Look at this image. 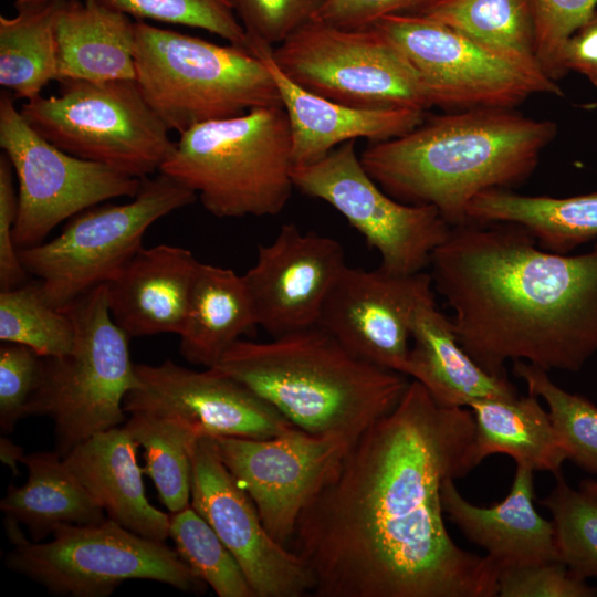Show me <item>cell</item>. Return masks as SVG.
Returning <instances> with one entry per match:
<instances>
[{"instance_id": "42", "label": "cell", "mask_w": 597, "mask_h": 597, "mask_svg": "<svg viewBox=\"0 0 597 597\" xmlns=\"http://www.w3.org/2000/svg\"><path fill=\"white\" fill-rule=\"evenodd\" d=\"M14 170L8 156L0 155V290L17 287L27 281L13 232L18 217L19 198L14 187Z\"/></svg>"}, {"instance_id": "20", "label": "cell", "mask_w": 597, "mask_h": 597, "mask_svg": "<svg viewBox=\"0 0 597 597\" xmlns=\"http://www.w3.org/2000/svg\"><path fill=\"white\" fill-rule=\"evenodd\" d=\"M272 46L251 43L277 87L291 129L293 166L318 161L337 146L358 138L370 143L401 136L426 118L406 107L358 108L311 93L291 81L272 57Z\"/></svg>"}, {"instance_id": "38", "label": "cell", "mask_w": 597, "mask_h": 597, "mask_svg": "<svg viewBox=\"0 0 597 597\" xmlns=\"http://www.w3.org/2000/svg\"><path fill=\"white\" fill-rule=\"evenodd\" d=\"M536 57L543 73L557 82L568 72L563 51L568 38L596 11L597 0H532Z\"/></svg>"}, {"instance_id": "13", "label": "cell", "mask_w": 597, "mask_h": 597, "mask_svg": "<svg viewBox=\"0 0 597 597\" xmlns=\"http://www.w3.org/2000/svg\"><path fill=\"white\" fill-rule=\"evenodd\" d=\"M355 142L316 163L293 166L294 188L338 211L378 252L383 270L397 275L425 271L451 226L434 207L404 203L385 192L363 167Z\"/></svg>"}, {"instance_id": "9", "label": "cell", "mask_w": 597, "mask_h": 597, "mask_svg": "<svg viewBox=\"0 0 597 597\" xmlns=\"http://www.w3.org/2000/svg\"><path fill=\"white\" fill-rule=\"evenodd\" d=\"M49 542H30L20 532L7 566L57 596L105 597L126 580L168 584L202 593L206 584L164 542L140 536L111 519L57 526Z\"/></svg>"}, {"instance_id": "2", "label": "cell", "mask_w": 597, "mask_h": 597, "mask_svg": "<svg viewBox=\"0 0 597 597\" xmlns=\"http://www.w3.org/2000/svg\"><path fill=\"white\" fill-rule=\"evenodd\" d=\"M429 266L460 345L490 374L507 377L509 360L577 373L597 354V244L555 253L520 224L469 221Z\"/></svg>"}, {"instance_id": "26", "label": "cell", "mask_w": 597, "mask_h": 597, "mask_svg": "<svg viewBox=\"0 0 597 597\" xmlns=\"http://www.w3.org/2000/svg\"><path fill=\"white\" fill-rule=\"evenodd\" d=\"M255 326V311L243 275L199 262L179 334L180 354L191 364L211 368Z\"/></svg>"}, {"instance_id": "45", "label": "cell", "mask_w": 597, "mask_h": 597, "mask_svg": "<svg viewBox=\"0 0 597 597\" xmlns=\"http://www.w3.org/2000/svg\"><path fill=\"white\" fill-rule=\"evenodd\" d=\"M24 457L23 450L21 447L14 444L7 438L1 437L0 439V458L1 461L10 467L14 473L18 471V462H21Z\"/></svg>"}, {"instance_id": "28", "label": "cell", "mask_w": 597, "mask_h": 597, "mask_svg": "<svg viewBox=\"0 0 597 597\" xmlns=\"http://www.w3.org/2000/svg\"><path fill=\"white\" fill-rule=\"evenodd\" d=\"M469 408L475 423L473 451L478 465L500 453L533 471L562 472L567 454L536 396L479 399Z\"/></svg>"}, {"instance_id": "10", "label": "cell", "mask_w": 597, "mask_h": 597, "mask_svg": "<svg viewBox=\"0 0 597 597\" xmlns=\"http://www.w3.org/2000/svg\"><path fill=\"white\" fill-rule=\"evenodd\" d=\"M196 197L159 171L145 178L128 202L96 205L75 214L54 239L20 250V261L41 281L46 301L63 308L112 280L143 247V237L153 223L192 203Z\"/></svg>"}, {"instance_id": "43", "label": "cell", "mask_w": 597, "mask_h": 597, "mask_svg": "<svg viewBox=\"0 0 597 597\" xmlns=\"http://www.w3.org/2000/svg\"><path fill=\"white\" fill-rule=\"evenodd\" d=\"M439 0H327L314 20L347 29L373 25L394 13H420Z\"/></svg>"}, {"instance_id": "11", "label": "cell", "mask_w": 597, "mask_h": 597, "mask_svg": "<svg viewBox=\"0 0 597 597\" xmlns=\"http://www.w3.org/2000/svg\"><path fill=\"white\" fill-rule=\"evenodd\" d=\"M302 88L358 108L434 107L427 85L375 25L347 29L311 20L272 49Z\"/></svg>"}, {"instance_id": "29", "label": "cell", "mask_w": 597, "mask_h": 597, "mask_svg": "<svg viewBox=\"0 0 597 597\" xmlns=\"http://www.w3.org/2000/svg\"><path fill=\"white\" fill-rule=\"evenodd\" d=\"M467 217L520 224L541 248L568 254L597 238V192L557 198L492 189L470 202Z\"/></svg>"}, {"instance_id": "36", "label": "cell", "mask_w": 597, "mask_h": 597, "mask_svg": "<svg viewBox=\"0 0 597 597\" xmlns=\"http://www.w3.org/2000/svg\"><path fill=\"white\" fill-rule=\"evenodd\" d=\"M541 504L552 514L558 561L575 575L597 578V499L573 489L563 473Z\"/></svg>"}, {"instance_id": "23", "label": "cell", "mask_w": 597, "mask_h": 597, "mask_svg": "<svg viewBox=\"0 0 597 597\" xmlns=\"http://www.w3.org/2000/svg\"><path fill=\"white\" fill-rule=\"evenodd\" d=\"M137 447L125 427H115L80 443L63 461L108 519L140 536L165 542L170 516L146 498Z\"/></svg>"}, {"instance_id": "15", "label": "cell", "mask_w": 597, "mask_h": 597, "mask_svg": "<svg viewBox=\"0 0 597 597\" xmlns=\"http://www.w3.org/2000/svg\"><path fill=\"white\" fill-rule=\"evenodd\" d=\"M233 476L252 499L269 534L286 546L301 512L354 441L295 426L265 439L213 438Z\"/></svg>"}, {"instance_id": "41", "label": "cell", "mask_w": 597, "mask_h": 597, "mask_svg": "<svg viewBox=\"0 0 597 597\" xmlns=\"http://www.w3.org/2000/svg\"><path fill=\"white\" fill-rule=\"evenodd\" d=\"M500 597H596L597 587L575 575L561 561H551L499 573Z\"/></svg>"}, {"instance_id": "35", "label": "cell", "mask_w": 597, "mask_h": 597, "mask_svg": "<svg viewBox=\"0 0 597 597\" xmlns=\"http://www.w3.org/2000/svg\"><path fill=\"white\" fill-rule=\"evenodd\" d=\"M169 536L180 558L217 596L255 597L235 557L191 504L171 513Z\"/></svg>"}, {"instance_id": "18", "label": "cell", "mask_w": 597, "mask_h": 597, "mask_svg": "<svg viewBox=\"0 0 597 597\" xmlns=\"http://www.w3.org/2000/svg\"><path fill=\"white\" fill-rule=\"evenodd\" d=\"M137 386L124 409L174 416L199 437L265 439L294 426L273 406L237 379L214 369L192 370L166 360L135 364Z\"/></svg>"}, {"instance_id": "32", "label": "cell", "mask_w": 597, "mask_h": 597, "mask_svg": "<svg viewBox=\"0 0 597 597\" xmlns=\"http://www.w3.org/2000/svg\"><path fill=\"white\" fill-rule=\"evenodd\" d=\"M125 428L145 450L143 472L154 482L170 513L190 505L191 449L198 433L177 417L155 411L129 413Z\"/></svg>"}, {"instance_id": "34", "label": "cell", "mask_w": 597, "mask_h": 597, "mask_svg": "<svg viewBox=\"0 0 597 597\" xmlns=\"http://www.w3.org/2000/svg\"><path fill=\"white\" fill-rule=\"evenodd\" d=\"M513 374L528 394L542 398L567 454V461L597 476V406L584 396L557 386L545 371L528 363L513 362Z\"/></svg>"}, {"instance_id": "19", "label": "cell", "mask_w": 597, "mask_h": 597, "mask_svg": "<svg viewBox=\"0 0 597 597\" xmlns=\"http://www.w3.org/2000/svg\"><path fill=\"white\" fill-rule=\"evenodd\" d=\"M342 244L294 223L282 224L274 240L258 247L243 275L258 326L280 337L317 325L323 304L346 266Z\"/></svg>"}, {"instance_id": "39", "label": "cell", "mask_w": 597, "mask_h": 597, "mask_svg": "<svg viewBox=\"0 0 597 597\" xmlns=\"http://www.w3.org/2000/svg\"><path fill=\"white\" fill-rule=\"evenodd\" d=\"M327 0H232L251 43L276 46L314 19Z\"/></svg>"}, {"instance_id": "12", "label": "cell", "mask_w": 597, "mask_h": 597, "mask_svg": "<svg viewBox=\"0 0 597 597\" xmlns=\"http://www.w3.org/2000/svg\"><path fill=\"white\" fill-rule=\"evenodd\" d=\"M0 147L18 181V251L43 243L57 224L91 207L135 197L144 180L57 148L29 125L8 92L0 96Z\"/></svg>"}, {"instance_id": "25", "label": "cell", "mask_w": 597, "mask_h": 597, "mask_svg": "<svg viewBox=\"0 0 597 597\" xmlns=\"http://www.w3.org/2000/svg\"><path fill=\"white\" fill-rule=\"evenodd\" d=\"M57 82L135 80V21L96 0H62L54 25Z\"/></svg>"}, {"instance_id": "1", "label": "cell", "mask_w": 597, "mask_h": 597, "mask_svg": "<svg viewBox=\"0 0 597 597\" xmlns=\"http://www.w3.org/2000/svg\"><path fill=\"white\" fill-rule=\"evenodd\" d=\"M465 407L417 380L367 428L307 502L293 535L316 597H495L500 569L458 546L441 488L478 463Z\"/></svg>"}, {"instance_id": "8", "label": "cell", "mask_w": 597, "mask_h": 597, "mask_svg": "<svg viewBox=\"0 0 597 597\" xmlns=\"http://www.w3.org/2000/svg\"><path fill=\"white\" fill-rule=\"evenodd\" d=\"M57 95L22 103L29 125L57 148L145 179L160 170L175 142L135 80L59 82Z\"/></svg>"}, {"instance_id": "30", "label": "cell", "mask_w": 597, "mask_h": 597, "mask_svg": "<svg viewBox=\"0 0 597 597\" xmlns=\"http://www.w3.org/2000/svg\"><path fill=\"white\" fill-rule=\"evenodd\" d=\"M420 14L463 33L533 74L546 76L536 57L532 0H439Z\"/></svg>"}, {"instance_id": "17", "label": "cell", "mask_w": 597, "mask_h": 597, "mask_svg": "<svg viewBox=\"0 0 597 597\" xmlns=\"http://www.w3.org/2000/svg\"><path fill=\"white\" fill-rule=\"evenodd\" d=\"M433 290L425 271L397 275L379 266L346 265L323 304L317 326L359 358L405 375L413 312Z\"/></svg>"}, {"instance_id": "24", "label": "cell", "mask_w": 597, "mask_h": 597, "mask_svg": "<svg viewBox=\"0 0 597 597\" xmlns=\"http://www.w3.org/2000/svg\"><path fill=\"white\" fill-rule=\"evenodd\" d=\"M411 342L405 375L420 383L438 405L469 407L479 399L519 396L507 377L490 374L462 348L433 292L416 306Z\"/></svg>"}, {"instance_id": "14", "label": "cell", "mask_w": 597, "mask_h": 597, "mask_svg": "<svg viewBox=\"0 0 597 597\" xmlns=\"http://www.w3.org/2000/svg\"><path fill=\"white\" fill-rule=\"evenodd\" d=\"M373 25L415 67L437 107L514 108L533 94L563 95L551 78L524 70L423 14H387Z\"/></svg>"}, {"instance_id": "44", "label": "cell", "mask_w": 597, "mask_h": 597, "mask_svg": "<svg viewBox=\"0 0 597 597\" xmlns=\"http://www.w3.org/2000/svg\"><path fill=\"white\" fill-rule=\"evenodd\" d=\"M564 66L597 86V10L568 38L563 51Z\"/></svg>"}, {"instance_id": "4", "label": "cell", "mask_w": 597, "mask_h": 597, "mask_svg": "<svg viewBox=\"0 0 597 597\" xmlns=\"http://www.w3.org/2000/svg\"><path fill=\"white\" fill-rule=\"evenodd\" d=\"M211 368L295 427L350 441L389 413L409 385L404 374L359 358L317 325L269 342L239 339Z\"/></svg>"}, {"instance_id": "33", "label": "cell", "mask_w": 597, "mask_h": 597, "mask_svg": "<svg viewBox=\"0 0 597 597\" xmlns=\"http://www.w3.org/2000/svg\"><path fill=\"white\" fill-rule=\"evenodd\" d=\"M0 339L24 345L41 357H59L71 352L74 326L62 308L46 301L38 279L0 291Z\"/></svg>"}, {"instance_id": "47", "label": "cell", "mask_w": 597, "mask_h": 597, "mask_svg": "<svg viewBox=\"0 0 597 597\" xmlns=\"http://www.w3.org/2000/svg\"><path fill=\"white\" fill-rule=\"evenodd\" d=\"M579 489L597 499V480L585 479L579 483Z\"/></svg>"}, {"instance_id": "7", "label": "cell", "mask_w": 597, "mask_h": 597, "mask_svg": "<svg viewBox=\"0 0 597 597\" xmlns=\"http://www.w3.org/2000/svg\"><path fill=\"white\" fill-rule=\"evenodd\" d=\"M62 310L74 326L73 347L63 356L42 357L28 416L54 421V451L63 458L88 438L124 422V400L138 379L129 337L111 315L105 284Z\"/></svg>"}, {"instance_id": "21", "label": "cell", "mask_w": 597, "mask_h": 597, "mask_svg": "<svg viewBox=\"0 0 597 597\" xmlns=\"http://www.w3.org/2000/svg\"><path fill=\"white\" fill-rule=\"evenodd\" d=\"M199 261L186 248L142 247L105 283L114 322L130 337L179 334L187 316Z\"/></svg>"}, {"instance_id": "16", "label": "cell", "mask_w": 597, "mask_h": 597, "mask_svg": "<svg viewBox=\"0 0 597 597\" xmlns=\"http://www.w3.org/2000/svg\"><path fill=\"white\" fill-rule=\"evenodd\" d=\"M191 506L238 561L255 597H301L314 590L304 559L264 527L247 491L223 463L213 438L191 449Z\"/></svg>"}, {"instance_id": "5", "label": "cell", "mask_w": 597, "mask_h": 597, "mask_svg": "<svg viewBox=\"0 0 597 597\" xmlns=\"http://www.w3.org/2000/svg\"><path fill=\"white\" fill-rule=\"evenodd\" d=\"M292 142L282 105L209 121L179 134L164 172L217 218L280 213L294 189Z\"/></svg>"}, {"instance_id": "37", "label": "cell", "mask_w": 597, "mask_h": 597, "mask_svg": "<svg viewBox=\"0 0 597 597\" xmlns=\"http://www.w3.org/2000/svg\"><path fill=\"white\" fill-rule=\"evenodd\" d=\"M136 20L180 24L206 30L228 43L251 51L250 40L232 0H96Z\"/></svg>"}, {"instance_id": "3", "label": "cell", "mask_w": 597, "mask_h": 597, "mask_svg": "<svg viewBox=\"0 0 597 597\" xmlns=\"http://www.w3.org/2000/svg\"><path fill=\"white\" fill-rule=\"evenodd\" d=\"M556 133L555 123L513 108H471L426 117L401 136L369 143L359 158L389 196L432 206L458 227L469 222L478 195L525 181Z\"/></svg>"}, {"instance_id": "27", "label": "cell", "mask_w": 597, "mask_h": 597, "mask_svg": "<svg viewBox=\"0 0 597 597\" xmlns=\"http://www.w3.org/2000/svg\"><path fill=\"white\" fill-rule=\"evenodd\" d=\"M21 462L28 480L21 486H9L0 509L4 521L23 524L33 542L52 535L62 524H96L108 519L55 451L33 452Z\"/></svg>"}, {"instance_id": "22", "label": "cell", "mask_w": 597, "mask_h": 597, "mask_svg": "<svg viewBox=\"0 0 597 597\" xmlns=\"http://www.w3.org/2000/svg\"><path fill=\"white\" fill-rule=\"evenodd\" d=\"M534 499V471L523 464H516L505 499L492 506L467 501L453 479L441 488L444 514L500 570L558 561L553 522L535 510Z\"/></svg>"}, {"instance_id": "40", "label": "cell", "mask_w": 597, "mask_h": 597, "mask_svg": "<svg viewBox=\"0 0 597 597\" xmlns=\"http://www.w3.org/2000/svg\"><path fill=\"white\" fill-rule=\"evenodd\" d=\"M42 357L31 348L10 342L0 347V428L7 434L28 416L38 385Z\"/></svg>"}, {"instance_id": "31", "label": "cell", "mask_w": 597, "mask_h": 597, "mask_svg": "<svg viewBox=\"0 0 597 597\" xmlns=\"http://www.w3.org/2000/svg\"><path fill=\"white\" fill-rule=\"evenodd\" d=\"M61 1L0 15V85L14 100H32L59 80L54 25Z\"/></svg>"}, {"instance_id": "6", "label": "cell", "mask_w": 597, "mask_h": 597, "mask_svg": "<svg viewBox=\"0 0 597 597\" xmlns=\"http://www.w3.org/2000/svg\"><path fill=\"white\" fill-rule=\"evenodd\" d=\"M135 82L169 130L282 105L266 66L251 51L135 20Z\"/></svg>"}, {"instance_id": "46", "label": "cell", "mask_w": 597, "mask_h": 597, "mask_svg": "<svg viewBox=\"0 0 597 597\" xmlns=\"http://www.w3.org/2000/svg\"><path fill=\"white\" fill-rule=\"evenodd\" d=\"M51 1L52 0H15L14 8L17 9V11L24 9H35L45 6Z\"/></svg>"}]
</instances>
